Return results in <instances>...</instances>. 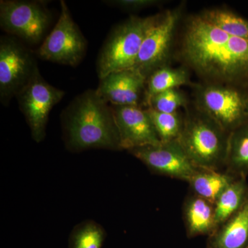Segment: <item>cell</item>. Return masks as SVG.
Returning <instances> with one entry per match:
<instances>
[{"instance_id":"obj_10","label":"cell","mask_w":248,"mask_h":248,"mask_svg":"<svg viewBox=\"0 0 248 248\" xmlns=\"http://www.w3.org/2000/svg\"><path fill=\"white\" fill-rule=\"evenodd\" d=\"M65 92L57 89L36 72L31 81L16 96L19 109L37 143L43 141L50 111L64 97Z\"/></svg>"},{"instance_id":"obj_7","label":"cell","mask_w":248,"mask_h":248,"mask_svg":"<svg viewBox=\"0 0 248 248\" xmlns=\"http://www.w3.org/2000/svg\"><path fill=\"white\" fill-rule=\"evenodd\" d=\"M50 21L51 14L42 1H0L1 29L8 35L22 40L28 45H38L44 40Z\"/></svg>"},{"instance_id":"obj_11","label":"cell","mask_w":248,"mask_h":248,"mask_svg":"<svg viewBox=\"0 0 248 248\" xmlns=\"http://www.w3.org/2000/svg\"><path fill=\"white\" fill-rule=\"evenodd\" d=\"M152 172L188 182L197 168L191 162L177 140L128 151Z\"/></svg>"},{"instance_id":"obj_6","label":"cell","mask_w":248,"mask_h":248,"mask_svg":"<svg viewBox=\"0 0 248 248\" xmlns=\"http://www.w3.org/2000/svg\"><path fill=\"white\" fill-rule=\"evenodd\" d=\"M33 52L19 39L11 35L0 38V102L9 105L13 97L31 81L38 71Z\"/></svg>"},{"instance_id":"obj_2","label":"cell","mask_w":248,"mask_h":248,"mask_svg":"<svg viewBox=\"0 0 248 248\" xmlns=\"http://www.w3.org/2000/svg\"><path fill=\"white\" fill-rule=\"evenodd\" d=\"M61 122L68 151L122 150L112 107L96 90H88L74 98L62 112Z\"/></svg>"},{"instance_id":"obj_17","label":"cell","mask_w":248,"mask_h":248,"mask_svg":"<svg viewBox=\"0 0 248 248\" xmlns=\"http://www.w3.org/2000/svg\"><path fill=\"white\" fill-rule=\"evenodd\" d=\"M248 197V185L246 177L236 178L223 191L214 204L215 231L239 211Z\"/></svg>"},{"instance_id":"obj_13","label":"cell","mask_w":248,"mask_h":248,"mask_svg":"<svg viewBox=\"0 0 248 248\" xmlns=\"http://www.w3.org/2000/svg\"><path fill=\"white\" fill-rule=\"evenodd\" d=\"M120 133L122 150L160 144L157 134L146 109L111 106Z\"/></svg>"},{"instance_id":"obj_23","label":"cell","mask_w":248,"mask_h":248,"mask_svg":"<svg viewBox=\"0 0 248 248\" xmlns=\"http://www.w3.org/2000/svg\"><path fill=\"white\" fill-rule=\"evenodd\" d=\"M187 107L188 100L186 94L177 88L156 94L151 99L147 108H152L164 113H175L179 108Z\"/></svg>"},{"instance_id":"obj_22","label":"cell","mask_w":248,"mask_h":248,"mask_svg":"<svg viewBox=\"0 0 248 248\" xmlns=\"http://www.w3.org/2000/svg\"><path fill=\"white\" fill-rule=\"evenodd\" d=\"M145 109L161 143L174 141L179 139L184 125V115L179 112L164 113L150 107Z\"/></svg>"},{"instance_id":"obj_4","label":"cell","mask_w":248,"mask_h":248,"mask_svg":"<svg viewBox=\"0 0 248 248\" xmlns=\"http://www.w3.org/2000/svg\"><path fill=\"white\" fill-rule=\"evenodd\" d=\"M157 17L158 15L148 17L132 16L111 31L98 55L99 79L114 72L133 68L147 32Z\"/></svg>"},{"instance_id":"obj_19","label":"cell","mask_w":248,"mask_h":248,"mask_svg":"<svg viewBox=\"0 0 248 248\" xmlns=\"http://www.w3.org/2000/svg\"><path fill=\"white\" fill-rule=\"evenodd\" d=\"M190 84V76L186 68H171L168 65L158 68L146 79L145 108L148 107L151 99L156 94Z\"/></svg>"},{"instance_id":"obj_16","label":"cell","mask_w":248,"mask_h":248,"mask_svg":"<svg viewBox=\"0 0 248 248\" xmlns=\"http://www.w3.org/2000/svg\"><path fill=\"white\" fill-rule=\"evenodd\" d=\"M236 178L228 172L197 168L188 183L195 195L215 204L223 191Z\"/></svg>"},{"instance_id":"obj_18","label":"cell","mask_w":248,"mask_h":248,"mask_svg":"<svg viewBox=\"0 0 248 248\" xmlns=\"http://www.w3.org/2000/svg\"><path fill=\"white\" fill-rule=\"evenodd\" d=\"M225 167L235 177L248 175V122L229 134Z\"/></svg>"},{"instance_id":"obj_3","label":"cell","mask_w":248,"mask_h":248,"mask_svg":"<svg viewBox=\"0 0 248 248\" xmlns=\"http://www.w3.org/2000/svg\"><path fill=\"white\" fill-rule=\"evenodd\" d=\"M187 108L177 141L196 167L218 170L226 166L229 133L196 106Z\"/></svg>"},{"instance_id":"obj_5","label":"cell","mask_w":248,"mask_h":248,"mask_svg":"<svg viewBox=\"0 0 248 248\" xmlns=\"http://www.w3.org/2000/svg\"><path fill=\"white\" fill-rule=\"evenodd\" d=\"M195 106L225 131H232L248 122V93L233 85L208 82L197 85Z\"/></svg>"},{"instance_id":"obj_24","label":"cell","mask_w":248,"mask_h":248,"mask_svg":"<svg viewBox=\"0 0 248 248\" xmlns=\"http://www.w3.org/2000/svg\"><path fill=\"white\" fill-rule=\"evenodd\" d=\"M106 4L127 11H137L160 4L157 0H112L104 1Z\"/></svg>"},{"instance_id":"obj_12","label":"cell","mask_w":248,"mask_h":248,"mask_svg":"<svg viewBox=\"0 0 248 248\" xmlns=\"http://www.w3.org/2000/svg\"><path fill=\"white\" fill-rule=\"evenodd\" d=\"M99 80L96 91L110 106L144 107L146 79L137 70L114 72Z\"/></svg>"},{"instance_id":"obj_21","label":"cell","mask_w":248,"mask_h":248,"mask_svg":"<svg viewBox=\"0 0 248 248\" xmlns=\"http://www.w3.org/2000/svg\"><path fill=\"white\" fill-rule=\"evenodd\" d=\"M106 237L107 232L101 225L86 220L73 228L68 239V248H102Z\"/></svg>"},{"instance_id":"obj_14","label":"cell","mask_w":248,"mask_h":248,"mask_svg":"<svg viewBox=\"0 0 248 248\" xmlns=\"http://www.w3.org/2000/svg\"><path fill=\"white\" fill-rule=\"evenodd\" d=\"M206 248H248V197L239 211L209 236Z\"/></svg>"},{"instance_id":"obj_20","label":"cell","mask_w":248,"mask_h":248,"mask_svg":"<svg viewBox=\"0 0 248 248\" xmlns=\"http://www.w3.org/2000/svg\"><path fill=\"white\" fill-rule=\"evenodd\" d=\"M206 22L229 35L248 41V20L224 8L205 10L200 14Z\"/></svg>"},{"instance_id":"obj_8","label":"cell","mask_w":248,"mask_h":248,"mask_svg":"<svg viewBox=\"0 0 248 248\" xmlns=\"http://www.w3.org/2000/svg\"><path fill=\"white\" fill-rule=\"evenodd\" d=\"M60 7L58 22L36 54L45 61L76 67L86 55L87 42L73 20L66 1H60Z\"/></svg>"},{"instance_id":"obj_15","label":"cell","mask_w":248,"mask_h":248,"mask_svg":"<svg viewBox=\"0 0 248 248\" xmlns=\"http://www.w3.org/2000/svg\"><path fill=\"white\" fill-rule=\"evenodd\" d=\"M186 233L190 238L210 236L215 231L214 204L194 195L186 200L184 208Z\"/></svg>"},{"instance_id":"obj_1","label":"cell","mask_w":248,"mask_h":248,"mask_svg":"<svg viewBox=\"0 0 248 248\" xmlns=\"http://www.w3.org/2000/svg\"><path fill=\"white\" fill-rule=\"evenodd\" d=\"M179 53L208 81L234 85L248 80V41L220 30L200 15L186 21Z\"/></svg>"},{"instance_id":"obj_9","label":"cell","mask_w":248,"mask_h":248,"mask_svg":"<svg viewBox=\"0 0 248 248\" xmlns=\"http://www.w3.org/2000/svg\"><path fill=\"white\" fill-rule=\"evenodd\" d=\"M182 16L181 7L158 14L156 21L147 32L133 68L146 79L158 68L167 65L174 32Z\"/></svg>"}]
</instances>
